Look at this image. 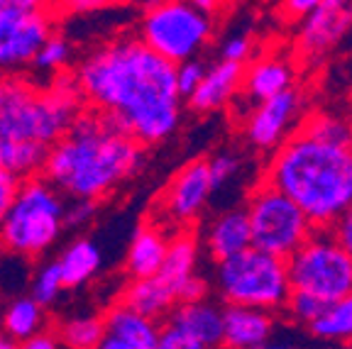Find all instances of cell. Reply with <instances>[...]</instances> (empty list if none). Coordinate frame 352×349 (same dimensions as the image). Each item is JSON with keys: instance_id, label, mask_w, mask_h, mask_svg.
<instances>
[{"instance_id": "9c48e42d", "label": "cell", "mask_w": 352, "mask_h": 349, "mask_svg": "<svg viewBox=\"0 0 352 349\" xmlns=\"http://www.w3.org/2000/svg\"><path fill=\"white\" fill-rule=\"evenodd\" d=\"M248 218L252 227V247L272 257L289 259L314 235V225L301 207L274 185L259 181L248 198Z\"/></svg>"}, {"instance_id": "83f0119b", "label": "cell", "mask_w": 352, "mask_h": 349, "mask_svg": "<svg viewBox=\"0 0 352 349\" xmlns=\"http://www.w3.org/2000/svg\"><path fill=\"white\" fill-rule=\"evenodd\" d=\"M61 289H66V286H64V276H61L59 262L54 259V262L44 264V267L39 269L37 273H34L32 289H30V298H32L37 306L47 308V306H52L56 298H59Z\"/></svg>"}, {"instance_id": "e575fe53", "label": "cell", "mask_w": 352, "mask_h": 349, "mask_svg": "<svg viewBox=\"0 0 352 349\" xmlns=\"http://www.w3.org/2000/svg\"><path fill=\"white\" fill-rule=\"evenodd\" d=\"M157 349H208V347H204L198 339H193L191 335L182 333V330L162 325V337H160V347Z\"/></svg>"}, {"instance_id": "f1b7e54d", "label": "cell", "mask_w": 352, "mask_h": 349, "mask_svg": "<svg viewBox=\"0 0 352 349\" xmlns=\"http://www.w3.org/2000/svg\"><path fill=\"white\" fill-rule=\"evenodd\" d=\"M328 311H330L328 303H323V300L311 293H301V291H294L289 303H286L289 317H292L294 322H298V325H303L306 330L311 328V325H316Z\"/></svg>"}, {"instance_id": "f6af8a7d", "label": "cell", "mask_w": 352, "mask_h": 349, "mask_svg": "<svg viewBox=\"0 0 352 349\" xmlns=\"http://www.w3.org/2000/svg\"><path fill=\"white\" fill-rule=\"evenodd\" d=\"M320 349H352V344H325Z\"/></svg>"}, {"instance_id": "4316f807", "label": "cell", "mask_w": 352, "mask_h": 349, "mask_svg": "<svg viewBox=\"0 0 352 349\" xmlns=\"http://www.w3.org/2000/svg\"><path fill=\"white\" fill-rule=\"evenodd\" d=\"M105 335L103 317H74L59 328V342L69 349H96Z\"/></svg>"}, {"instance_id": "74e56055", "label": "cell", "mask_w": 352, "mask_h": 349, "mask_svg": "<svg viewBox=\"0 0 352 349\" xmlns=\"http://www.w3.org/2000/svg\"><path fill=\"white\" fill-rule=\"evenodd\" d=\"M333 235L338 237V242L342 245V249H345L347 254L352 257V207L336 223V227H333Z\"/></svg>"}, {"instance_id": "7dc6e473", "label": "cell", "mask_w": 352, "mask_h": 349, "mask_svg": "<svg viewBox=\"0 0 352 349\" xmlns=\"http://www.w3.org/2000/svg\"><path fill=\"white\" fill-rule=\"evenodd\" d=\"M96 349H98V347H96Z\"/></svg>"}, {"instance_id": "836d02e7", "label": "cell", "mask_w": 352, "mask_h": 349, "mask_svg": "<svg viewBox=\"0 0 352 349\" xmlns=\"http://www.w3.org/2000/svg\"><path fill=\"white\" fill-rule=\"evenodd\" d=\"M20 188H22V181L17 179V176H12L10 171H6V169H0V227L6 223L10 207L15 205Z\"/></svg>"}, {"instance_id": "7c38bea8", "label": "cell", "mask_w": 352, "mask_h": 349, "mask_svg": "<svg viewBox=\"0 0 352 349\" xmlns=\"http://www.w3.org/2000/svg\"><path fill=\"white\" fill-rule=\"evenodd\" d=\"M303 110V93L298 88L250 110L245 135L257 149H279L298 130L296 120Z\"/></svg>"}, {"instance_id": "4dcf8cb0", "label": "cell", "mask_w": 352, "mask_h": 349, "mask_svg": "<svg viewBox=\"0 0 352 349\" xmlns=\"http://www.w3.org/2000/svg\"><path fill=\"white\" fill-rule=\"evenodd\" d=\"M206 74H208V66L201 59H191L186 64L176 66V86H179V93L182 98H191L193 93L198 91V86L204 83Z\"/></svg>"}, {"instance_id": "44dd1931", "label": "cell", "mask_w": 352, "mask_h": 349, "mask_svg": "<svg viewBox=\"0 0 352 349\" xmlns=\"http://www.w3.org/2000/svg\"><path fill=\"white\" fill-rule=\"evenodd\" d=\"M166 251H169V240L162 235V229L149 225L140 227L127 249V273L132 276V281L157 276L164 267Z\"/></svg>"}, {"instance_id": "8fae6325", "label": "cell", "mask_w": 352, "mask_h": 349, "mask_svg": "<svg viewBox=\"0 0 352 349\" xmlns=\"http://www.w3.org/2000/svg\"><path fill=\"white\" fill-rule=\"evenodd\" d=\"M352 30V3L347 0H318L316 10L298 25V54L308 61L323 59Z\"/></svg>"}, {"instance_id": "bcb514c9", "label": "cell", "mask_w": 352, "mask_h": 349, "mask_svg": "<svg viewBox=\"0 0 352 349\" xmlns=\"http://www.w3.org/2000/svg\"><path fill=\"white\" fill-rule=\"evenodd\" d=\"M350 149H352V115H350Z\"/></svg>"}, {"instance_id": "ab89813d", "label": "cell", "mask_w": 352, "mask_h": 349, "mask_svg": "<svg viewBox=\"0 0 352 349\" xmlns=\"http://www.w3.org/2000/svg\"><path fill=\"white\" fill-rule=\"evenodd\" d=\"M316 5H318V0H292V3H284V10L296 20H303L316 10Z\"/></svg>"}, {"instance_id": "d6a6232c", "label": "cell", "mask_w": 352, "mask_h": 349, "mask_svg": "<svg viewBox=\"0 0 352 349\" xmlns=\"http://www.w3.org/2000/svg\"><path fill=\"white\" fill-rule=\"evenodd\" d=\"M252 56V37L248 32H237L223 42L220 47V59L223 61H232V64H242Z\"/></svg>"}, {"instance_id": "d590c367", "label": "cell", "mask_w": 352, "mask_h": 349, "mask_svg": "<svg viewBox=\"0 0 352 349\" xmlns=\"http://www.w3.org/2000/svg\"><path fill=\"white\" fill-rule=\"evenodd\" d=\"M208 295V284L201 276H191L186 284L179 289V306H188V303H201Z\"/></svg>"}, {"instance_id": "8d00e7d4", "label": "cell", "mask_w": 352, "mask_h": 349, "mask_svg": "<svg viewBox=\"0 0 352 349\" xmlns=\"http://www.w3.org/2000/svg\"><path fill=\"white\" fill-rule=\"evenodd\" d=\"M94 215H96V201H74L72 205H66L64 225L78 227V225L88 223Z\"/></svg>"}, {"instance_id": "d6986e66", "label": "cell", "mask_w": 352, "mask_h": 349, "mask_svg": "<svg viewBox=\"0 0 352 349\" xmlns=\"http://www.w3.org/2000/svg\"><path fill=\"white\" fill-rule=\"evenodd\" d=\"M122 306L160 322L162 317L166 320L174 313V308L179 306V298H176V289L169 281L154 276L144 278V281H132L122 293Z\"/></svg>"}, {"instance_id": "f546056e", "label": "cell", "mask_w": 352, "mask_h": 349, "mask_svg": "<svg viewBox=\"0 0 352 349\" xmlns=\"http://www.w3.org/2000/svg\"><path fill=\"white\" fill-rule=\"evenodd\" d=\"M69 56H72L69 42H66L64 37L52 34L50 42L39 49L37 59H34V66H39V69H44V71H54V69H61V66L69 61Z\"/></svg>"}, {"instance_id": "7a4b0ae2", "label": "cell", "mask_w": 352, "mask_h": 349, "mask_svg": "<svg viewBox=\"0 0 352 349\" xmlns=\"http://www.w3.org/2000/svg\"><path fill=\"white\" fill-rule=\"evenodd\" d=\"M76 76H61L50 88L22 78H0V169L20 181L44 171L56 142H61L81 110Z\"/></svg>"}, {"instance_id": "3957f363", "label": "cell", "mask_w": 352, "mask_h": 349, "mask_svg": "<svg viewBox=\"0 0 352 349\" xmlns=\"http://www.w3.org/2000/svg\"><path fill=\"white\" fill-rule=\"evenodd\" d=\"M142 161V144L116 132L96 110L78 115L69 135L54 144L44 179L74 201H98L138 174Z\"/></svg>"}, {"instance_id": "7402d4cb", "label": "cell", "mask_w": 352, "mask_h": 349, "mask_svg": "<svg viewBox=\"0 0 352 349\" xmlns=\"http://www.w3.org/2000/svg\"><path fill=\"white\" fill-rule=\"evenodd\" d=\"M196 259L198 245L191 232H179L174 240H169V251H166L164 267H162V271L157 276H162L164 281H169L174 286L176 298H179V289L191 276H196Z\"/></svg>"}, {"instance_id": "60d3db41", "label": "cell", "mask_w": 352, "mask_h": 349, "mask_svg": "<svg viewBox=\"0 0 352 349\" xmlns=\"http://www.w3.org/2000/svg\"><path fill=\"white\" fill-rule=\"evenodd\" d=\"M98 349H132L130 344H125L122 339H118V337H110V335H105V339L100 342V347Z\"/></svg>"}, {"instance_id": "603a6c76", "label": "cell", "mask_w": 352, "mask_h": 349, "mask_svg": "<svg viewBox=\"0 0 352 349\" xmlns=\"http://www.w3.org/2000/svg\"><path fill=\"white\" fill-rule=\"evenodd\" d=\"M56 262L61 267L64 286L66 289H76V286L86 284L88 278L100 269V249L91 240H76L66 247L64 254Z\"/></svg>"}, {"instance_id": "b9f144b4", "label": "cell", "mask_w": 352, "mask_h": 349, "mask_svg": "<svg viewBox=\"0 0 352 349\" xmlns=\"http://www.w3.org/2000/svg\"><path fill=\"white\" fill-rule=\"evenodd\" d=\"M193 5H196L198 8V10H201V12H206V15H213V12L215 10H218V3H210V0H196V3H193Z\"/></svg>"}, {"instance_id": "52a82bcc", "label": "cell", "mask_w": 352, "mask_h": 349, "mask_svg": "<svg viewBox=\"0 0 352 349\" xmlns=\"http://www.w3.org/2000/svg\"><path fill=\"white\" fill-rule=\"evenodd\" d=\"M294 291L311 293L336 306L352 293V257L342 249L333 229H314L292 257L286 259Z\"/></svg>"}, {"instance_id": "8992f818", "label": "cell", "mask_w": 352, "mask_h": 349, "mask_svg": "<svg viewBox=\"0 0 352 349\" xmlns=\"http://www.w3.org/2000/svg\"><path fill=\"white\" fill-rule=\"evenodd\" d=\"M66 205L47 179L22 181L15 205L0 227V242L15 254H42L50 249L64 227Z\"/></svg>"}, {"instance_id": "e0dca14e", "label": "cell", "mask_w": 352, "mask_h": 349, "mask_svg": "<svg viewBox=\"0 0 352 349\" xmlns=\"http://www.w3.org/2000/svg\"><path fill=\"white\" fill-rule=\"evenodd\" d=\"M242 83H245V66L220 59L213 66H208V74H206L204 83L188 98V105L196 113L218 110L230 103V100H235Z\"/></svg>"}, {"instance_id": "ba28073f", "label": "cell", "mask_w": 352, "mask_h": 349, "mask_svg": "<svg viewBox=\"0 0 352 349\" xmlns=\"http://www.w3.org/2000/svg\"><path fill=\"white\" fill-rule=\"evenodd\" d=\"M213 37V22L193 3H157L140 22V42L174 66L198 59Z\"/></svg>"}, {"instance_id": "1f68e13d", "label": "cell", "mask_w": 352, "mask_h": 349, "mask_svg": "<svg viewBox=\"0 0 352 349\" xmlns=\"http://www.w3.org/2000/svg\"><path fill=\"white\" fill-rule=\"evenodd\" d=\"M208 171H210V185H213V193L220 191L232 176L240 171V159L235 154H215L208 159Z\"/></svg>"}, {"instance_id": "5b68a950", "label": "cell", "mask_w": 352, "mask_h": 349, "mask_svg": "<svg viewBox=\"0 0 352 349\" xmlns=\"http://www.w3.org/2000/svg\"><path fill=\"white\" fill-rule=\"evenodd\" d=\"M215 286L226 306L254 311H286L294 289L286 262L259 249H248L215 264Z\"/></svg>"}, {"instance_id": "484cf974", "label": "cell", "mask_w": 352, "mask_h": 349, "mask_svg": "<svg viewBox=\"0 0 352 349\" xmlns=\"http://www.w3.org/2000/svg\"><path fill=\"white\" fill-rule=\"evenodd\" d=\"M3 333L10 335L12 339H25L34 337L42 333V306H37L32 298H17L10 303L3 317Z\"/></svg>"}, {"instance_id": "6da1fadb", "label": "cell", "mask_w": 352, "mask_h": 349, "mask_svg": "<svg viewBox=\"0 0 352 349\" xmlns=\"http://www.w3.org/2000/svg\"><path fill=\"white\" fill-rule=\"evenodd\" d=\"M83 98L110 127L142 147L171 135L182 117L176 66L147 49L140 37H120L88 54L76 74Z\"/></svg>"}, {"instance_id": "7bdbcfd3", "label": "cell", "mask_w": 352, "mask_h": 349, "mask_svg": "<svg viewBox=\"0 0 352 349\" xmlns=\"http://www.w3.org/2000/svg\"><path fill=\"white\" fill-rule=\"evenodd\" d=\"M0 349H20V344H17L10 335L0 333Z\"/></svg>"}, {"instance_id": "cb8c5ba5", "label": "cell", "mask_w": 352, "mask_h": 349, "mask_svg": "<svg viewBox=\"0 0 352 349\" xmlns=\"http://www.w3.org/2000/svg\"><path fill=\"white\" fill-rule=\"evenodd\" d=\"M311 337L328 344H352V293L330 306V311L316 325L308 328Z\"/></svg>"}, {"instance_id": "ee69618b", "label": "cell", "mask_w": 352, "mask_h": 349, "mask_svg": "<svg viewBox=\"0 0 352 349\" xmlns=\"http://www.w3.org/2000/svg\"><path fill=\"white\" fill-rule=\"evenodd\" d=\"M259 349H301V347H296V344H289V342H276V339H272L270 344H264V347H259Z\"/></svg>"}, {"instance_id": "2e32d148", "label": "cell", "mask_w": 352, "mask_h": 349, "mask_svg": "<svg viewBox=\"0 0 352 349\" xmlns=\"http://www.w3.org/2000/svg\"><path fill=\"white\" fill-rule=\"evenodd\" d=\"M208 254L215 259V264L228 262L242 251L252 249V227L245 207H230L226 213L210 223L208 235H206Z\"/></svg>"}, {"instance_id": "ac0fdd59", "label": "cell", "mask_w": 352, "mask_h": 349, "mask_svg": "<svg viewBox=\"0 0 352 349\" xmlns=\"http://www.w3.org/2000/svg\"><path fill=\"white\" fill-rule=\"evenodd\" d=\"M164 325L191 335L208 349L223 347V311L208 300L176 306L174 313L164 320Z\"/></svg>"}, {"instance_id": "277c9868", "label": "cell", "mask_w": 352, "mask_h": 349, "mask_svg": "<svg viewBox=\"0 0 352 349\" xmlns=\"http://www.w3.org/2000/svg\"><path fill=\"white\" fill-rule=\"evenodd\" d=\"M301 207L316 229H333L352 207V149L294 132L262 176Z\"/></svg>"}, {"instance_id": "9a60e30c", "label": "cell", "mask_w": 352, "mask_h": 349, "mask_svg": "<svg viewBox=\"0 0 352 349\" xmlns=\"http://www.w3.org/2000/svg\"><path fill=\"white\" fill-rule=\"evenodd\" d=\"M294 83H296V71H294V66L289 61L279 59V56H262V59L252 61L245 69L242 95L254 110L257 105L296 88Z\"/></svg>"}, {"instance_id": "ffe728a7", "label": "cell", "mask_w": 352, "mask_h": 349, "mask_svg": "<svg viewBox=\"0 0 352 349\" xmlns=\"http://www.w3.org/2000/svg\"><path fill=\"white\" fill-rule=\"evenodd\" d=\"M105 333L122 339L132 349H157L162 337V325L152 317H144L127 306H116L105 313Z\"/></svg>"}, {"instance_id": "f35d334b", "label": "cell", "mask_w": 352, "mask_h": 349, "mask_svg": "<svg viewBox=\"0 0 352 349\" xmlns=\"http://www.w3.org/2000/svg\"><path fill=\"white\" fill-rule=\"evenodd\" d=\"M20 349H61V342L50 333H39L34 337L20 342Z\"/></svg>"}, {"instance_id": "4fadbf2b", "label": "cell", "mask_w": 352, "mask_h": 349, "mask_svg": "<svg viewBox=\"0 0 352 349\" xmlns=\"http://www.w3.org/2000/svg\"><path fill=\"white\" fill-rule=\"evenodd\" d=\"M210 196H213V185H210L208 159H196V161H188L171 179L164 193V210L169 220L188 225L201 215Z\"/></svg>"}, {"instance_id": "30bf717a", "label": "cell", "mask_w": 352, "mask_h": 349, "mask_svg": "<svg viewBox=\"0 0 352 349\" xmlns=\"http://www.w3.org/2000/svg\"><path fill=\"white\" fill-rule=\"evenodd\" d=\"M52 37V20L34 0H10L0 10V66L34 61Z\"/></svg>"}, {"instance_id": "5bb4252c", "label": "cell", "mask_w": 352, "mask_h": 349, "mask_svg": "<svg viewBox=\"0 0 352 349\" xmlns=\"http://www.w3.org/2000/svg\"><path fill=\"white\" fill-rule=\"evenodd\" d=\"M274 313L237 306L223 308V347L220 349H259L274 339Z\"/></svg>"}, {"instance_id": "d4e9b609", "label": "cell", "mask_w": 352, "mask_h": 349, "mask_svg": "<svg viewBox=\"0 0 352 349\" xmlns=\"http://www.w3.org/2000/svg\"><path fill=\"white\" fill-rule=\"evenodd\" d=\"M301 135L308 139L323 144H338V147H350V120L333 113H311L298 122Z\"/></svg>"}]
</instances>
